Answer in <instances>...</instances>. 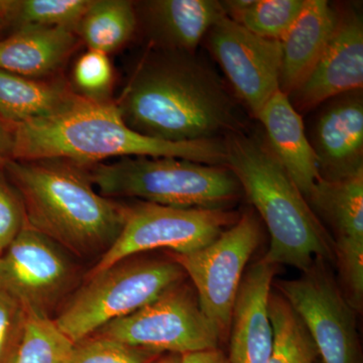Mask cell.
Here are the masks:
<instances>
[{
  "label": "cell",
  "mask_w": 363,
  "mask_h": 363,
  "mask_svg": "<svg viewBox=\"0 0 363 363\" xmlns=\"http://www.w3.org/2000/svg\"><path fill=\"white\" fill-rule=\"evenodd\" d=\"M259 241V220L252 212H245L206 247L192 252H169L192 281L202 311L221 337L229 333L243 272Z\"/></svg>",
  "instance_id": "8"
},
{
  "label": "cell",
  "mask_w": 363,
  "mask_h": 363,
  "mask_svg": "<svg viewBox=\"0 0 363 363\" xmlns=\"http://www.w3.org/2000/svg\"><path fill=\"white\" fill-rule=\"evenodd\" d=\"M308 203L335 233L334 255L338 260L347 300L360 309L363 300V169L336 181L322 179Z\"/></svg>",
  "instance_id": "13"
},
{
  "label": "cell",
  "mask_w": 363,
  "mask_h": 363,
  "mask_svg": "<svg viewBox=\"0 0 363 363\" xmlns=\"http://www.w3.org/2000/svg\"><path fill=\"white\" fill-rule=\"evenodd\" d=\"M4 25H2V23H0V28H4Z\"/></svg>",
  "instance_id": "34"
},
{
  "label": "cell",
  "mask_w": 363,
  "mask_h": 363,
  "mask_svg": "<svg viewBox=\"0 0 363 363\" xmlns=\"http://www.w3.org/2000/svg\"><path fill=\"white\" fill-rule=\"evenodd\" d=\"M363 85V26L354 14L339 18L337 28L311 73L289 96L296 111L320 104Z\"/></svg>",
  "instance_id": "14"
},
{
  "label": "cell",
  "mask_w": 363,
  "mask_h": 363,
  "mask_svg": "<svg viewBox=\"0 0 363 363\" xmlns=\"http://www.w3.org/2000/svg\"><path fill=\"white\" fill-rule=\"evenodd\" d=\"M138 21V11L133 2L91 0L75 30L89 50L108 54L130 40Z\"/></svg>",
  "instance_id": "22"
},
{
  "label": "cell",
  "mask_w": 363,
  "mask_h": 363,
  "mask_svg": "<svg viewBox=\"0 0 363 363\" xmlns=\"http://www.w3.org/2000/svg\"><path fill=\"white\" fill-rule=\"evenodd\" d=\"M13 159H61L78 166L109 157H178L226 166L224 143L211 140L169 143L143 135L126 125L116 105L79 96L54 116L13 125Z\"/></svg>",
  "instance_id": "2"
},
{
  "label": "cell",
  "mask_w": 363,
  "mask_h": 363,
  "mask_svg": "<svg viewBox=\"0 0 363 363\" xmlns=\"http://www.w3.org/2000/svg\"><path fill=\"white\" fill-rule=\"evenodd\" d=\"M79 96L62 81L23 77L0 69V119L11 125L54 116Z\"/></svg>",
  "instance_id": "21"
},
{
  "label": "cell",
  "mask_w": 363,
  "mask_h": 363,
  "mask_svg": "<svg viewBox=\"0 0 363 363\" xmlns=\"http://www.w3.org/2000/svg\"><path fill=\"white\" fill-rule=\"evenodd\" d=\"M74 344L51 318L28 316L13 363H69Z\"/></svg>",
  "instance_id": "26"
},
{
  "label": "cell",
  "mask_w": 363,
  "mask_h": 363,
  "mask_svg": "<svg viewBox=\"0 0 363 363\" xmlns=\"http://www.w3.org/2000/svg\"><path fill=\"white\" fill-rule=\"evenodd\" d=\"M274 343L267 363H316V345L302 320L279 294L269 296Z\"/></svg>",
  "instance_id": "24"
},
{
  "label": "cell",
  "mask_w": 363,
  "mask_h": 363,
  "mask_svg": "<svg viewBox=\"0 0 363 363\" xmlns=\"http://www.w3.org/2000/svg\"><path fill=\"white\" fill-rule=\"evenodd\" d=\"M28 314L20 303L0 291V363H13L25 335Z\"/></svg>",
  "instance_id": "28"
},
{
  "label": "cell",
  "mask_w": 363,
  "mask_h": 363,
  "mask_svg": "<svg viewBox=\"0 0 363 363\" xmlns=\"http://www.w3.org/2000/svg\"><path fill=\"white\" fill-rule=\"evenodd\" d=\"M238 219L224 209L169 207L147 202L125 207L121 233L88 276L159 248L176 253L195 252L211 243Z\"/></svg>",
  "instance_id": "7"
},
{
  "label": "cell",
  "mask_w": 363,
  "mask_h": 363,
  "mask_svg": "<svg viewBox=\"0 0 363 363\" xmlns=\"http://www.w3.org/2000/svg\"><path fill=\"white\" fill-rule=\"evenodd\" d=\"M274 267L259 260L241 281L231 317V363H267L274 332L269 313Z\"/></svg>",
  "instance_id": "16"
},
{
  "label": "cell",
  "mask_w": 363,
  "mask_h": 363,
  "mask_svg": "<svg viewBox=\"0 0 363 363\" xmlns=\"http://www.w3.org/2000/svg\"><path fill=\"white\" fill-rule=\"evenodd\" d=\"M312 147L323 180H340L362 171L363 101L359 91L340 95L320 113Z\"/></svg>",
  "instance_id": "15"
},
{
  "label": "cell",
  "mask_w": 363,
  "mask_h": 363,
  "mask_svg": "<svg viewBox=\"0 0 363 363\" xmlns=\"http://www.w3.org/2000/svg\"><path fill=\"white\" fill-rule=\"evenodd\" d=\"M74 81L87 98L98 100L111 87L112 67L108 56L104 52L89 50L83 54L74 69Z\"/></svg>",
  "instance_id": "29"
},
{
  "label": "cell",
  "mask_w": 363,
  "mask_h": 363,
  "mask_svg": "<svg viewBox=\"0 0 363 363\" xmlns=\"http://www.w3.org/2000/svg\"><path fill=\"white\" fill-rule=\"evenodd\" d=\"M76 274L68 252L26 222L0 255V291L16 298L28 316L50 318Z\"/></svg>",
  "instance_id": "10"
},
{
  "label": "cell",
  "mask_w": 363,
  "mask_h": 363,
  "mask_svg": "<svg viewBox=\"0 0 363 363\" xmlns=\"http://www.w3.org/2000/svg\"><path fill=\"white\" fill-rule=\"evenodd\" d=\"M26 222L72 255H104L121 233L125 207L100 194L83 167L61 159L4 164Z\"/></svg>",
  "instance_id": "3"
},
{
  "label": "cell",
  "mask_w": 363,
  "mask_h": 363,
  "mask_svg": "<svg viewBox=\"0 0 363 363\" xmlns=\"http://www.w3.org/2000/svg\"><path fill=\"white\" fill-rule=\"evenodd\" d=\"M230 169L271 235L262 262L309 271L333 259L334 243L266 143L233 135L224 143Z\"/></svg>",
  "instance_id": "4"
},
{
  "label": "cell",
  "mask_w": 363,
  "mask_h": 363,
  "mask_svg": "<svg viewBox=\"0 0 363 363\" xmlns=\"http://www.w3.org/2000/svg\"><path fill=\"white\" fill-rule=\"evenodd\" d=\"M95 334L162 354L179 355L213 350L221 338L218 329L202 311L197 296L182 283Z\"/></svg>",
  "instance_id": "9"
},
{
  "label": "cell",
  "mask_w": 363,
  "mask_h": 363,
  "mask_svg": "<svg viewBox=\"0 0 363 363\" xmlns=\"http://www.w3.org/2000/svg\"><path fill=\"white\" fill-rule=\"evenodd\" d=\"M306 0L222 1L227 18L264 39L281 40L300 16Z\"/></svg>",
  "instance_id": "23"
},
{
  "label": "cell",
  "mask_w": 363,
  "mask_h": 363,
  "mask_svg": "<svg viewBox=\"0 0 363 363\" xmlns=\"http://www.w3.org/2000/svg\"><path fill=\"white\" fill-rule=\"evenodd\" d=\"M116 106L131 130L169 143L211 140L235 123L219 79L186 52L160 50L143 60Z\"/></svg>",
  "instance_id": "1"
},
{
  "label": "cell",
  "mask_w": 363,
  "mask_h": 363,
  "mask_svg": "<svg viewBox=\"0 0 363 363\" xmlns=\"http://www.w3.org/2000/svg\"><path fill=\"white\" fill-rule=\"evenodd\" d=\"M339 18L325 0H306L290 30L279 40V90L290 96L311 73L337 28Z\"/></svg>",
  "instance_id": "19"
},
{
  "label": "cell",
  "mask_w": 363,
  "mask_h": 363,
  "mask_svg": "<svg viewBox=\"0 0 363 363\" xmlns=\"http://www.w3.org/2000/svg\"><path fill=\"white\" fill-rule=\"evenodd\" d=\"M182 355L167 353V355L157 358L154 363H181Z\"/></svg>",
  "instance_id": "33"
},
{
  "label": "cell",
  "mask_w": 363,
  "mask_h": 363,
  "mask_svg": "<svg viewBox=\"0 0 363 363\" xmlns=\"http://www.w3.org/2000/svg\"><path fill=\"white\" fill-rule=\"evenodd\" d=\"M73 28L26 26L0 39V69L23 77L42 79L59 70L77 47Z\"/></svg>",
  "instance_id": "20"
},
{
  "label": "cell",
  "mask_w": 363,
  "mask_h": 363,
  "mask_svg": "<svg viewBox=\"0 0 363 363\" xmlns=\"http://www.w3.org/2000/svg\"><path fill=\"white\" fill-rule=\"evenodd\" d=\"M88 176L104 197L138 198L169 207L223 209L242 190L226 166L178 157H123L99 162Z\"/></svg>",
  "instance_id": "5"
},
{
  "label": "cell",
  "mask_w": 363,
  "mask_h": 363,
  "mask_svg": "<svg viewBox=\"0 0 363 363\" xmlns=\"http://www.w3.org/2000/svg\"><path fill=\"white\" fill-rule=\"evenodd\" d=\"M91 0H0V23L26 26H66L75 30Z\"/></svg>",
  "instance_id": "25"
},
{
  "label": "cell",
  "mask_w": 363,
  "mask_h": 363,
  "mask_svg": "<svg viewBox=\"0 0 363 363\" xmlns=\"http://www.w3.org/2000/svg\"><path fill=\"white\" fill-rule=\"evenodd\" d=\"M162 353L94 334L74 344L69 363H154Z\"/></svg>",
  "instance_id": "27"
},
{
  "label": "cell",
  "mask_w": 363,
  "mask_h": 363,
  "mask_svg": "<svg viewBox=\"0 0 363 363\" xmlns=\"http://www.w3.org/2000/svg\"><path fill=\"white\" fill-rule=\"evenodd\" d=\"M25 224V209L20 195L0 172V255L16 240Z\"/></svg>",
  "instance_id": "30"
},
{
  "label": "cell",
  "mask_w": 363,
  "mask_h": 363,
  "mask_svg": "<svg viewBox=\"0 0 363 363\" xmlns=\"http://www.w3.org/2000/svg\"><path fill=\"white\" fill-rule=\"evenodd\" d=\"M140 6L147 35L160 50L191 55L226 16L221 2L214 0H152Z\"/></svg>",
  "instance_id": "18"
},
{
  "label": "cell",
  "mask_w": 363,
  "mask_h": 363,
  "mask_svg": "<svg viewBox=\"0 0 363 363\" xmlns=\"http://www.w3.org/2000/svg\"><path fill=\"white\" fill-rule=\"evenodd\" d=\"M208 44L236 95L255 117L279 90V40L264 39L224 16L208 32Z\"/></svg>",
  "instance_id": "12"
},
{
  "label": "cell",
  "mask_w": 363,
  "mask_h": 363,
  "mask_svg": "<svg viewBox=\"0 0 363 363\" xmlns=\"http://www.w3.org/2000/svg\"><path fill=\"white\" fill-rule=\"evenodd\" d=\"M257 118L266 130L269 150L307 200L322 177L300 112L279 90Z\"/></svg>",
  "instance_id": "17"
},
{
  "label": "cell",
  "mask_w": 363,
  "mask_h": 363,
  "mask_svg": "<svg viewBox=\"0 0 363 363\" xmlns=\"http://www.w3.org/2000/svg\"><path fill=\"white\" fill-rule=\"evenodd\" d=\"M318 262L301 278L277 283L279 295L302 320L324 363H357L353 307Z\"/></svg>",
  "instance_id": "11"
},
{
  "label": "cell",
  "mask_w": 363,
  "mask_h": 363,
  "mask_svg": "<svg viewBox=\"0 0 363 363\" xmlns=\"http://www.w3.org/2000/svg\"><path fill=\"white\" fill-rule=\"evenodd\" d=\"M14 136L13 125L0 119V166L13 159Z\"/></svg>",
  "instance_id": "32"
},
{
  "label": "cell",
  "mask_w": 363,
  "mask_h": 363,
  "mask_svg": "<svg viewBox=\"0 0 363 363\" xmlns=\"http://www.w3.org/2000/svg\"><path fill=\"white\" fill-rule=\"evenodd\" d=\"M56 320L72 343L91 337L105 325L128 316L182 283L185 272L173 259L128 257L87 277Z\"/></svg>",
  "instance_id": "6"
},
{
  "label": "cell",
  "mask_w": 363,
  "mask_h": 363,
  "mask_svg": "<svg viewBox=\"0 0 363 363\" xmlns=\"http://www.w3.org/2000/svg\"><path fill=\"white\" fill-rule=\"evenodd\" d=\"M181 363H231L225 353L218 348L182 355Z\"/></svg>",
  "instance_id": "31"
}]
</instances>
